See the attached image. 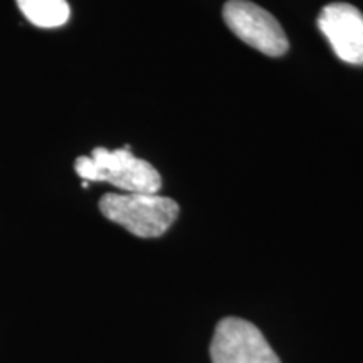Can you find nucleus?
<instances>
[{
	"label": "nucleus",
	"instance_id": "20e7f679",
	"mask_svg": "<svg viewBox=\"0 0 363 363\" xmlns=\"http://www.w3.org/2000/svg\"><path fill=\"white\" fill-rule=\"evenodd\" d=\"M212 363H281L264 335L240 318H224L211 343Z\"/></svg>",
	"mask_w": 363,
	"mask_h": 363
},
{
	"label": "nucleus",
	"instance_id": "39448f33",
	"mask_svg": "<svg viewBox=\"0 0 363 363\" xmlns=\"http://www.w3.org/2000/svg\"><path fill=\"white\" fill-rule=\"evenodd\" d=\"M318 27L343 62L363 65V13L357 7L328 4L318 16Z\"/></svg>",
	"mask_w": 363,
	"mask_h": 363
},
{
	"label": "nucleus",
	"instance_id": "f03ea898",
	"mask_svg": "<svg viewBox=\"0 0 363 363\" xmlns=\"http://www.w3.org/2000/svg\"><path fill=\"white\" fill-rule=\"evenodd\" d=\"M99 211L108 220L125 227L136 238H160L170 229L180 207L160 194H106L99 201Z\"/></svg>",
	"mask_w": 363,
	"mask_h": 363
},
{
	"label": "nucleus",
	"instance_id": "f257e3e1",
	"mask_svg": "<svg viewBox=\"0 0 363 363\" xmlns=\"http://www.w3.org/2000/svg\"><path fill=\"white\" fill-rule=\"evenodd\" d=\"M74 170L84 182H106L126 194H158L162 187L155 167L128 148H94L91 155L76 160Z\"/></svg>",
	"mask_w": 363,
	"mask_h": 363
},
{
	"label": "nucleus",
	"instance_id": "423d86ee",
	"mask_svg": "<svg viewBox=\"0 0 363 363\" xmlns=\"http://www.w3.org/2000/svg\"><path fill=\"white\" fill-rule=\"evenodd\" d=\"M17 6L30 24L43 29L65 26L71 16L66 0H17Z\"/></svg>",
	"mask_w": 363,
	"mask_h": 363
},
{
	"label": "nucleus",
	"instance_id": "7ed1b4c3",
	"mask_svg": "<svg viewBox=\"0 0 363 363\" xmlns=\"http://www.w3.org/2000/svg\"><path fill=\"white\" fill-rule=\"evenodd\" d=\"M224 21L238 38L266 56L279 57L289 43L283 27L264 9L249 0H229L222 11Z\"/></svg>",
	"mask_w": 363,
	"mask_h": 363
}]
</instances>
